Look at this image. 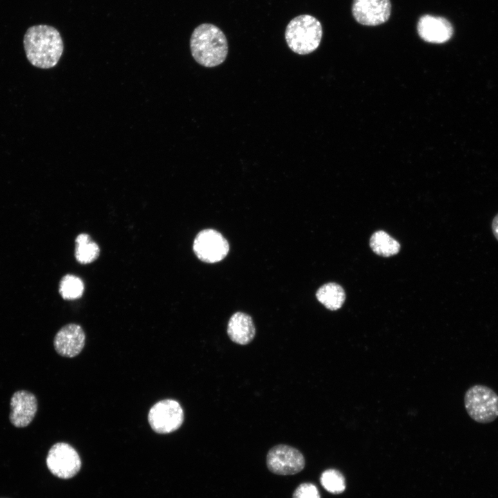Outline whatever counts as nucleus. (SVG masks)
I'll return each instance as SVG.
<instances>
[{
    "instance_id": "1a4fd4ad",
    "label": "nucleus",
    "mask_w": 498,
    "mask_h": 498,
    "mask_svg": "<svg viewBox=\"0 0 498 498\" xmlns=\"http://www.w3.org/2000/svg\"><path fill=\"white\" fill-rule=\"evenodd\" d=\"M390 0H353L352 14L362 25L375 26L386 22L390 17Z\"/></svg>"
},
{
    "instance_id": "20e7f679",
    "label": "nucleus",
    "mask_w": 498,
    "mask_h": 498,
    "mask_svg": "<svg viewBox=\"0 0 498 498\" xmlns=\"http://www.w3.org/2000/svg\"><path fill=\"white\" fill-rule=\"evenodd\" d=\"M464 406L469 416L480 423H489L498 417V395L491 388L475 385L464 395Z\"/></svg>"
},
{
    "instance_id": "423d86ee",
    "label": "nucleus",
    "mask_w": 498,
    "mask_h": 498,
    "mask_svg": "<svg viewBox=\"0 0 498 498\" xmlns=\"http://www.w3.org/2000/svg\"><path fill=\"white\" fill-rule=\"evenodd\" d=\"M46 465L53 475L67 479L80 471L82 463L77 452L71 445L59 442L50 448Z\"/></svg>"
},
{
    "instance_id": "4468645a",
    "label": "nucleus",
    "mask_w": 498,
    "mask_h": 498,
    "mask_svg": "<svg viewBox=\"0 0 498 498\" xmlns=\"http://www.w3.org/2000/svg\"><path fill=\"white\" fill-rule=\"evenodd\" d=\"M345 297L342 287L333 282L324 284L316 293L317 300L331 311L340 308L344 302Z\"/></svg>"
},
{
    "instance_id": "2eb2a0df",
    "label": "nucleus",
    "mask_w": 498,
    "mask_h": 498,
    "mask_svg": "<svg viewBox=\"0 0 498 498\" xmlns=\"http://www.w3.org/2000/svg\"><path fill=\"white\" fill-rule=\"evenodd\" d=\"M99 255L98 245L91 240L89 234L82 233L76 237L75 257L80 264H90L95 261Z\"/></svg>"
},
{
    "instance_id": "39448f33",
    "label": "nucleus",
    "mask_w": 498,
    "mask_h": 498,
    "mask_svg": "<svg viewBox=\"0 0 498 498\" xmlns=\"http://www.w3.org/2000/svg\"><path fill=\"white\" fill-rule=\"evenodd\" d=\"M183 419L182 407L173 399L157 402L150 408L148 414L151 429L158 434H169L177 430L183 424Z\"/></svg>"
},
{
    "instance_id": "f257e3e1",
    "label": "nucleus",
    "mask_w": 498,
    "mask_h": 498,
    "mask_svg": "<svg viewBox=\"0 0 498 498\" xmlns=\"http://www.w3.org/2000/svg\"><path fill=\"white\" fill-rule=\"evenodd\" d=\"M24 47L31 64L44 69L54 67L64 50L59 31L48 25H36L28 28L24 37Z\"/></svg>"
},
{
    "instance_id": "a211bd4d",
    "label": "nucleus",
    "mask_w": 498,
    "mask_h": 498,
    "mask_svg": "<svg viewBox=\"0 0 498 498\" xmlns=\"http://www.w3.org/2000/svg\"><path fill=\"white\" fill-rule=\"evenodd\" d=\"M320 481L322 486L329 492L339 494L345 489V481L343 475L333 469L326 470L322 472Z\"/></svg>"
},
{
    "instance_id": "6ab92c4d",
    "label": "nucleus",
    "mask_w": 498,
    "mask_h": 498,
    "mask_svg": "<svg viewBox=\"0 0 498 498\" xmlns=\"http://www.w3.org/2000/svg\"><path fill=\"white\" fill-rule=\"evenodd\" d=\"M293 498H320V495L315 485L311 483H303L295 490Z\"/></svg>"
},
{
    "instance_id": "9d476101",
    "label": "nucleus",
    "mask_w": 498,
    "mask_h": 498,
    "mask_svg": "<svg viewBox=\"0 0 498 498\" xmlns=\"http://www.w3.org/2000/svg\"><path fill=\"white\" fill-rule=\"evenodd\" d=\"M417 32L420 37L427 42L442 44L452 37L454 30L451 23L445 18L424 15L418 21Z\"/></svg>"
},
{
    "instance_id": "0eeeda50",
    "label": "nucleus",
    "mask_w": 498,
    "mask_h": 498,
    "mask_svg": "<svg viewBox=\"0 0 498 498\" xmlns=\"http://www.w3.org/2000/svg\"><path fill=\"white\" fill-rule=\"evenodd\" d=\"M268 469L279 475H292L301 472L305 466L302 452L287 445L280 444L273 447L266 456Z\"/></svg>"
},
{
    "instance_id": "f3484780",
    "label": "nucleus",
    "mask_w": 498,
    "mask_h": 498,
    "mask_svg": "<svg viewBox=\"0 0 498 498\" xmlns=\"http://www.w3.org/2000/svg\"><path fill=\"white\" fill-rule=\"evenodd\" d=\"M84 286L82 280L73 275H66L60 281L59 292L64 299H75L82 297Z\"/></svg>"
},
{
    "instance_id": "ddd939ff",
    "label": "nucleus",
    "mask_w": 498,
    "mask_h": 498,
    "mask_svg": "<svg viewBox=\"0 0 498 498\" xmlns=\"http://www.w3.org/2000/svg\"><path fill=\"white\" fill-rule=\"evenodd\" d=\"M227 333L230 340L239 344L250 343L255 335V326L252 317L243 312H236L230 318Z\"/></svg>"
},
{
    "instance_id": "7ed1b4c3",
    "label": "nucleus",
    "mask_w": 498,
    "mask_h": 498,
    "mask_svg": "<svg viewBox=\"0 0 498 498\" xmlns=\"http://www.w3.org/2000/svg\"><path fill=\"white\" fill-rule=\"evenodd\" d=\"M322 27L318 19L309 15L293 18L287 25L285 39L289 48L299 55L315 50L322 40Z\"/></svg>"
},
{
    "instance_id": "9b49d317",
    "label": "nucleus",
    "mask_w": 498,
    "mask_h": 498,
    "mask_svg": "<svg viewBox=\"0 0 498 498\" xmlns=\"http://www.w3.org/2000/svg\"><path fill=\"white\" fill-rule=\"evenodd\" d=\"M54 347L57 353L66 358L77 356L85 344V334L76 324H68L61 328L54 338Z\"/></svg>"
},
{
    "instance_id": "dca6fc26",
    "label": "nucleus",
    "mask_w": 498,
    "mask_h": 498,
    "mask_svg": "<svg viewBox=\"0 0 498 498\" xmlns=\"http://www.w3.org/2000/svg\"><path fill=\"white\" fill-rule=\"evenodd\" d=\"M370 247L377 255L390 257L397 254L400 243L387 232L380 230L374 232L370 239Z\"/></svg>"
},
{
    "instance_id": "f03ea898",
    "label": "nucleus",
    "mask_w": 498,
    "mask_h": 498,
    "mask_svg": "<svg viewBox=\"0 0 498 498\" xmlns=\"http://www.w3.org/2000/svg\"><path fill=\"white\" fill-rule=\"evenodd\" d=\"M190 50L195 61L205 67H214L226 59L228 46L225 35L212 24H202L193 31Z\"/></svg>"
},
{
    "instance_id": "aec40b11",
    "label": "nucleus",
    "mask_w": 498,
    "mask_h": 498,
    "mask_svg": "<svg viewBox=\"0 0 498 498\" xmlns=\"http://www.w3.org/2000/svg\"><path fill=\"white\" fill-rule=\"evenodd\" d=\"M491 228L493 233V235L496 238V239L498 241V213L495 215V216L493 218L492 224H491Z\"/></svg>"
},
{
    "instance_id": "6e6552de",
    "label": "nucleus",
    "mask_w": 498,
    "mask_h": 498,
    "mask_svg": "<svg viewBox=\"0 0 498 498\" xmlns=\"http://www.w3.org/2000/svg\"><path fill=\"white\" fill-rule=\"evenodd\" d=\"M193 250L200 260L212 264L220 261L226 257L229 251V244L218 231L205 229L196 236Z\"/></svg>"
},
{
    "instance_id": "f8f14e48",
    "label": "nucleus",
    "mask_w": 498,
    "mask_h": 498,
    "mask_svg": "<svg viewBox=\"0 0 498 498\" xmlns=\"http://www.w3.org/2000/svg\"><path fill=\"white\" fill-rule=\"evenodd\" d=\"M10 421L17 427H25L33 420L37 411V400L30 391L19 390L10 400Z\"/></svg>"
}]
</instances>
